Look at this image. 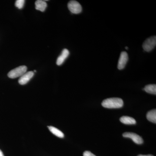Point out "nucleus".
<instances>
[{"label":"nucleus","instance_id":"1","mask_svg":"<svg viewBox=\"0 0 156 156\" xmlns=\"http://www.w3.org/2000/svg\"><path fill=\"white\" fill-rule=\"evenodd\" d=\"M124 102L122 98H107L102 101L101 105L108 108H122Z\"/></svg>","mask_w":156,"mask_h":156},{"label":"nucleus","instance_id":"2","mask_svg":"<svg viewBox=\"0 0 156 156\" xmlns=\"http://www.w3.org/2000/svg\"><path fill=\"white\" fill-rule=\"evenodd\" d=\"M27 71V67L25 66H21L10 71L8 73V76L11 79H15L19 77H20L26 73Z\"/></svg>","mask_w":156,"mask_h":156},{"label":"nucleus","instance_id":"3","mask_svg":"<svg viewBox=\"0 0 156 156\" xmlns=\"http://www.w3.org/2000/svg\"><path fill=\"white\" fill-rule=\"evenodd\" d=\"M156 45V36L151 37L144 42L143 44V48L146 52H150L153 50Z\"/></svg>","mask_w":156,"mask_h":156},{"label":"nucleus","instance_id":"4","mask_svg":"<svg viewBox=\"0 0 156 156\" xmlns=\"http://www.w3.org/2000/svg\"><path fill=\"white\" fill-rule=\"evenodd\" d=\"M68 8L73 14H80L82 11V7L80 4L76 1H70L68 4Z\"/></svg>","mask_w":156,"mask_h":156},{"label":"nucleus","instance_id":"5","mask_svg":"<svg viewBox=\"0 0 156 156\" xmlns=\"http://www.w3.org/2000/svg\"><path fill=\"white\" fill-rule=\"evenodd\" d=\"M123 136L125 137L131 138L136 144H140L143 143L144 140L141 136L138 134L132 132H126L123 134Z\"/></svg>","mask_w":156,"mask_h":156},{"label":"nucleus","instance_id":"6","mask_svg":"<svg viewBox=\"0 0 156 156\" xmlns=\"http://www.w3.org/2000/svg\"><path fill=\"white\" fill-rule=\"evenodd\" d=\"M128 56L127 52L123 51L120 54L119 59L118 62V68L119 69H122L126 66L128 61Z\"/></svg>","mask_w":156,"mask_h":156},{"label":"nucleus","instance_id":"7","mask_svg":"<svg viewBox=\"0 0 156 156\" xmlns=\"http://www.w3.org/2000/svg\"><path fill=\"white\" fill-rule=\"evenodd\" d=\"M34 76V72L33 71H29L26 72L20 78L18 82L20 85H24L27 83L33 78Z\"/></svg>","mask_w":156,"mask_h":156},{"label":"nucleus","instance_id":"8","mask_svg":"<svg viewBox=\"0 0 156 156\" xmlns=\"http://www.w3.org/2000/svg\"><path fill=\"white\" fill-rule=\"evenodd\" d=\"M69 54V50L66 49H64L62 50L61 55H60L57 59L56 64L58 66L61 65L64 62L65 60L68 57Z\"/></svg>","mask_w":156,"mask_h":156},{"label":"nucleus","instance_id":"9","mask_svg":"<svg viewBox=\"0 0 156 156\" xmlns=\"http://www.w3.org/2000/svg\"><path fill=\"white\" fill-rule=\"evenodd\" d=\"M47 7V4L44 1L37 0L35 2V8L37 10L44 12Z\"/></svg>","mask_w":156,"mask_h":156},{"label":"nucleus","instance_id":"10","mask_svg":"<svg viewBox=\"0 0 156 156\" xmlns=\"http://www.w3.org/2000/svg\"><path fill=\"white\" fill-rule=\"evenodd\" d=\"M120 120L121 122L126 125H134L136 123V120L134 118L126 116L121 117Z\"/></svg>","mask_w":156,"mask_h":156},{"label":"nucleus","instance_id":"11","mask_svg":"<svg viewBox=\"0 0 156 156\" xmlns=\"http://www.w3.org/2000/svg\"><path fill=\"white\" fill-rule=\"evenodd\" d=\"M48 128H49L50 132L52 134H54V135H56V136L60 137V138H63V137H64V134L60 130H59V129L51 126H48Z\"/></svg>","mask_w":156,"mask_h":156},{"label":"nucleus","instance_id":"12","mask_svg":"<svg viewBox=\"0 0 156 156\" xmlns=\"http://www.w3.org/2000/svg\"><path fill=\"white\" fill-rule=\"evenodd\" d=\"M147 119L150 122L154 123H156V110L153 109L148 112L147 114Z\"/></svg>","mask_w":156,"mask_h":156},{"label":"nucleus","instance_id":"13","mask_svg":"<svg viewBox=\"0 0 156 156\" xmlns=\"http://www.w3.org/2000/svg\"><path fill=\"white\" fill-rule=\"evenodd\" d=\"M144 91L147 93L150 94H156V85L155 84H151V85H148L146 86L144 88Z\"/></svg>","mask_w":156,"mask_h":156},{"label":"nucleus","instance_id":"14","mask_svg":"<svg viewBox=\"0 0 156 156\" xmlns=\"http://www.w3.org/2000/svg\"><path fill=\"white\" fill-rule=\"evenodd\" d=\"M25 4L24 0H17L15 2V5L18 9H21L23 8Z\"/></svg>","mask_w":156,"mask_h":156},{"label":"nucleus","instance_id":"15","mask_svg":"<svg viewBox=\"0 0 156 156\" xmlns=\"http://www.w3.org/2000/svg\"><path fill=\"white\" fill-rule=\"evenodd\" d=\"M83 156H96L89 151H86L83 153Z\"/></svg>","mask_w":156,"mask_h":156},{"label":"nucleus","instance_id":"16","mask_svg":"<svg viewBox=\"0 0 156 156\" xmlns=\"http://www.w3.org/2000/svg\"><path fill=\"white\" fill-rule=\"evenodd\" d=\"M138 156H154L152 155L149 154V155H139Z\"/></svg>","mask_w":156,"mask_h":156},{"label":"nucleus","instance_id":"17","mask_svg":"<svg viewBox=\"0 0 156 156\" xmlns=\"http://www.w3.org/2000/svg\"><path fill=\"white\" fill-rule=\"evenodd\" d=\"M0 156H4L2 151L0 150Z\"/></svg>","mask_w":156,"mask_h":156},{"label":"nucleus","instance_id":"18","mask_svg":"<svg viewBox=\"0 0 156 156\" xmlns=\"http://www.w3.org/2000/svg\"><path fill=\"white\" fill-rule=\"evenodd\" d=\"M126 49H127V50H128V47H126Z\"/></svg>","mask_w":156,"mask_h":156},{"label":"nucleus","instance_id":"19","mask_svg":"<svg viewBox=\"0 0 156 156\" xmlns=\"http://www.w3.org/2000/svg\"><path fill=\"white\" fill-rule=\"evenodd\" d=\"M34 72H36V70H34Z\"/></svg>","mask_w":156,"mask_h":156}]
</instances>
